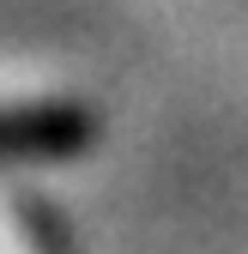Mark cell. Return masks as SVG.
Returning a JSON list of instances; mask_svg holds the SVG:
<instances>
[{"label": "cell", "mask_w": 248, "mask_h": 254, "mask_svg": "<svg viewBox=\"0 0 248 254\" xmlns=\"http://www.w3.org/2000/svg\"><path fill=\"white\" fill-rule=\"evenodd\" d=\"M91 139V115L73 103H0V164L67 157Z\"/></svg>", "instance_id": "6da1fadb"}]
</instances>
